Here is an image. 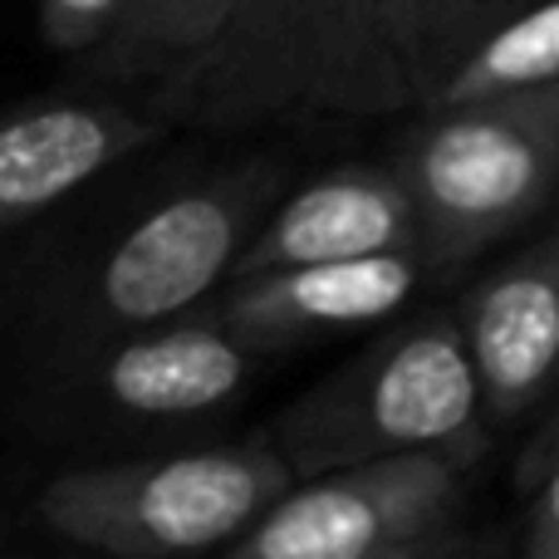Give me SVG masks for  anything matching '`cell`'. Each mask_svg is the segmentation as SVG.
<instances>
[{
    "label": "cell",
    "mask_w": 559,
    "mask_h": 559,
    "mask_svg": "<svg viewBox=\"0 0 559 559\" xmlns=\"http://www.w3.org/2000/svg\"><path fill=\"white\" fill-rule=\"evenodd\" d=\"M163 104L241 128L289 108L397 114L417 94L373 0H231L216 49L163 88Z\"/></svg>",
    "instance_id": "6da1fadb"
},
{
    "label": "cell",
    "mask_w": 559,
    "mask_h": 559,
    "mask_svg": "<svg viewBox=\"0 0 559 559\" xmlns=\"http://www.w3.org/2000/svg\"><path fill=\"white\" fill-rule=\"evenodd\" d=\"M271 442L295 481L423 447L491 442L462 319H417L280 407Z\"/></svg>",
    "instance_id": "7a4b0ae2"
},
{
    "label": "cell",
    "mask_w": 559,
    "mask_h": 559,
    "mask_svg": "<svg viewBox=\"0 0 559 559\" xmlns=\"http://www.w3.org/2000/svg\"><path fill=\"white\" fill-rule=\"evenodd\" d=\"M289 486L295 472L285 452L261 437L241 447L59 472L39 491L35 515L59 540L123 559H163L231 550Z\"/></svg>",
    "instance_id": "3957f363"
},
{
    "label": "cell",
    "mask_w": 559,
    "mask_h": 559,
    "mask_svg": "<svg viewBox=\"0 0 559 559\" xmlns=\"http://www.w3.org/2000/svg\"><path fill=\"white\" fill-rule=\"evenodd\" d=\"M393 167L423 212L427 261H462L559 192V79L423 108Z\"/></svg>",
    "instance_id": "277c9868"
},
{
    "label": "cell",
    "mask_w": 559,
    "mask_h": 559,
    "mask_svg": "<svg viewBox=\"0 0 559 559\" xmlns=\"http://www.w3.org/2000/svg\"><path fill=\"white\" fill-rule=\"evenodd\" d=\"M275 187V167L251 163L147 212L79 289L64 324V364H79L128 334L173 324L222 280H231L246 241L271 216Z\"/></svg>",
    "instance_id": "5b68a950"
},
{
    "label": "cell",
    "mask_w": 559,
    "mask_h": 559,
    "mask_svg": "<svg viewBox=\"0 0 559 559\" xmlns=\"http://www.w3.org/2000/svg\"><path fill=\"white\" fill-rule=\"evenodd\" d=\"M491 442L423 447L309 476L231 545L236 559H423L462 545L466 476Z\"/></svg>",
    "instance_id": "8992f818"
},
{
    "label": "cell",
    "mask_w": 559,
    "mask_h": 559,
    "mask_svg": "<svg viewBox=\"0 0 559 559\" xmlns=\"http://www.w3.org/2000/svg\"><path fill=\"white\" fill-rule=\"evenodd\" d=\"M255 348L222 319H173L69 364L98 413L133 423H177L231 403L255 368Z\"/></svg>",
    "instance_id": "52a82bcc"
},
{
    "label": "cell",
    "mask_w": 559,
    "mask_h": 559,
    "mask_svg": "<svg viewBox=\"0 0 559 559\" xmlns=\"http://www.w3.org/2000/svg\"><path fill=\"white\" fill-rule=\"evenodd\" d=\"M466 344L491 427H511L559 393V236L515 255L466 299Z\"/></svg>",
    "instance_id": "ba28073f"
},
{
    "label": "cell",
    "mask_w": 559,
    "mask_h": 559,
    "mask_svg": "<svg viewBox=\"0 0 559 559\" xmlns=\"http://www.w3.org/2000/svg\"><path fill=\"white\" fill-rule=\"evenodd\" d=\"M378 251H423V212L397 167H344L285 197L255 226L231 280Z\"/></svg>",
    "instance_id": "9c48e42d"
},
{
    "label": "cell",
    "mask_w": 559,
    "mask_h": 559,
    "mask_svg": "<svg viewBox=\"0 0 559 559\" xmlns=\"http://www.w3.org/2000/svg\"><path fill=\"white\" fill-rule=\"evenodd\" d=\"M423 261L427 251H378L246 275L231 280L216 319L236 338H246L255 354H271V348L299 344V338L393 314L423 280Z\"/></svg>",
    "instance_id": "30bf717a"
},
{
    "label": "cell",
    "mask_w": 559,
    "mask_h": 559,
    "mask_svg": "<svg viewBox=\"0 0 559 559\" xmlns=\"http://www.w3.org/2000/svg\"><path fill=\"white\" fill-rule=\"evenodd\" d=\"M163 128L123 104H35L0 118V231L94 182Z\"/></svg>",
    "instance_id": "8fae6325"
},
{
    "label": "cell",
    "mask_w": 559,
    "mask_h": 559,
    "mask_svg": "<svg viewBox=\"0 0 559 559\" xmlns=\"http://www.w3.org/2000/svg\"><path fill=\"white\" fill-rule=\"evenodd\" d=\"M226 20L231 0H128L98 69L108 79H157L167 88L212 55Z\"/></svg>",
    "instance_id": "7c38bea8"
},
{
    "label": "cell",
    "mask_w": 559,
    "mask_h": 559,
    "mask_svg": "<svg viewBox=\"0 0 559 559\" xmlns=\"http://www.w3.org/2000/svg\"><path fill=\"white\" fill-rule=\"evenodd\" d=\"M373 5L383 15L397 59H403V74L417 94V108H427L437 84L501 20H511L531 0H373Z\"/></svg>",
    "instance_id": "4fadbf2b"
},
{
    "label": "cell",
    "mask_w": 559,
    "mask_h": 559,
    "mask_svg": "<svg viewBox=\"0 0 559 559\" xmlns=\"http://www.w3.org/2000/svg\"><path fill=\"white\" fill-rule=\"evenodd\" d=\"M555 79H559V0H531V5L515 10L511 20H501V25L437 84L427 108L472 104V98L555 84Z\"/></svg>",
    "instance_id": "5bb4252c"
},
{
    "label": "cell",
    "mask_w": 559,
    "mask_h": 559,
    "mask_svg": "<svg viewBox=\"0 0 559 559\" xmlns=\"http://www.w3.org/2000/svg\"><path fill=\"white\" fill-rule=\"evenodd\" d=\"M128 0H39V35L49 49L94 55L123 25Z\"/></svg>",
    "instance_id": "9a60e30c"
},
{
    "label": "cell",
    "mask_w": 559,
    "mask_h": 559,
    "mask_svg": "<svg viewBox=\"0 0 559 559\" xmlns=\"http://www.w3.org/2000/svg\"><path fill=\"white\" fill-rule=\"evenodd\" d=\"M521 555L525 559H559V462L550 466V476L531 491V515H525V531H521Z\"/></svg>",
    "instance_id": "2e32d148"
},
{
    "label": "cell",
    "mask_w": 559,
    "mask_h": 559,
    "mask_svg": "<svg viewBox=\"0 0 559 559\" xmlns=\"http://www.w3.org/2000/svg\"><path fill=\"white\" fill-rule=\"evenodd\" d=\"M555 462H559V393H555V403L545 407V417H540V427H535V437L525 442L521 462H515V481H521V491H535V486L550 476Z\"/></svg>",
    "instance_id": "e0dca14e"
}]
</instances>
